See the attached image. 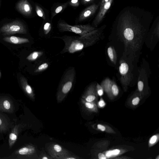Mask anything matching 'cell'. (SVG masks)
Returning <instances> with one entry per match:
<instances>
[{"label": "cell", "instance_id": "f546056e", "mask_svg": "<svg viewBox=\"0 0 159 159\" xmlns=\"http://www.w3.org/2000/svg\"><path fill=\"white\" fill-rule=\"evenodd\" d=\"M52 28L51 24L48 22L46 23L44 25L43 30L44 33L47 34L50 31Z\"/></svg>", "mask_w": 159, "mask_h": 159}, {"label": "cell", "instance_id": "74e56055", "mask_svg": "<svg viewBox=\"0 0 159 159\" xmlns=\"http://www.w3.org/2000/svg\"></svg>", "mask_w": 159, "mask_h": 159}, {"label": "cell", "instance_id": "ac0fdd59", "mask_svg": "<svg viewBox=\"0 0 159 159\" xmlns=\"http://www.w3.org/2000/svg\"><path fill=\"white\" fill-rule=\"evenodd\" d=\"M9 119L0 112V131L5 133L8 130L10 125Z\"/></svg>", "mask_w": 159, "mask_h": 159}, {"label": "cell", "instance_id": "30bf717a", "mask_svg": "<svg viewBox=\"0 0 159 159\" xmlns=\"http://www.w3.org/2000/svg\"><path fill=\"white\" fill-rule=\"evenodd\" d=\"M113 0L100 3V9L98 13L93 22V25L97 26L104 18L105 14L110 8Z\"/></svg>", "mask_w": 159, "mask_h": 159}, {"label": "cell", "instance_id": "f1b7e54d", "mask_svg": "<svg viewBox=\"0 0 159 159\" xmlns=\"http://www.w3.org/2000/svg\"><path fill=\"white\" fill-rule=\"evenodd\" d=\"M49 66L48 63L45 62L40 65L35 70L34 72L36 73L42 72L47 69Z\"/></svg>", "mask_w": 159, "mask_h": 159}, {"label": "cell", "instance_id": "4dcf8cb0", "mask_svg": "<svg viewBox=\"0 0 159 159\" xmlns=\"http://www.w3.org/2000/svg\"><path fill=\"white\" fill-rule=\"evenodd\" d=\"M96 89L98 96H102L104 93V90L100 84L98 83L96 84Z\"/></svg>", "mask_w": 159, "mask_h": 159}, {"label": "cell", "instance_id": "8992f818", "mask_svg": "<svg viewBox=\"0 0 159 159\" xmlns=\"http://www.w3.org/2000/svg\"><path fill=\"white\" fill-rule=\"evenodd\" d=\"M0 30L5 35L27 33L25 26L21 21L19 20H14L4 25L1 27Z\"/></svg>", "mask_w": 159, "mask_h": 159}, {"label": "cell", "instance_id": "9c48e42d", "mask_svg": "<svg viewBox=\"0 0 159 159\" xmlns=\"http://www.w3.org/2000/svg\"><path fill=\"white\" fill-rule=\"evenodd\" d=\"M36 152L35 148L34 146L27 145L16 150L12 155L16 157L15 158H24L32 156Z\"/></svg>", "mask_w": 159, "mask_h": 159}, {"label": "cell", "instance_id": "d6986e66", "mask_svg": "<svg viewBox=\"0 0 159 159\" xmlns=\"http://www.w3.org/2000/svg\"><path fill=\"white\" fill-rule=\"evenodd\" d=\"M3 40L7 42L15 44H21L29 42V40L27 38L15 36L7 37L4 38Z\"/></svg>", "mask_w": 159, "mask_h": 159}, {"label": "cell", "instance_id": "277c9868", "mask_svg": "<svg viewBox=\"0 0 159 159\" xmlns=\"http://www.w3.org/2000/svg\"><path fill=\"white\" fill-rule=\"evenodd\" d=\"M59 30L61 32H69L83 36L96 29L89 24L72 25L63 20L60 21L57 25Z\"/></svg>", "mask_w": 159, "mask_h": 159}, {"label": "cell", "instance_id": "d4e9b609", "mask_svg": "<svg viewBox=\"0 0 159 159\" xmlns=\"http://www.w3.org/2000/svg\"><path fill=\"white\" fill-rule=\"evenodd\" d=\"M43 52L40 51H34L30 54L27 57L26 59L30 61H34L36 60L42 55Z\"/></svg>", "mask_w": 159, "mask_h": 159}, {"label": "cell", "instance_id": "cb8c5ba5", "mask_svg": "<svg viewBox=\"0 0 159 159\" xmlns=\"http://www.w3.org/2000/svg\"><path fill=\"white\" fill-rule=\"evenodd\" d=\"M97 128L98 130L102 132H105L109 133H116L112 128L107 125L98 124L97 125Z\"/></svg>", "mask_w": 159, "mask_h": 159}, {"label": "cell", "instance_id": "44dd1931", "mask_svg": "<svg viewBox=\"0 0 159 159\" xmlns=\"http://www.w3.org/2000/svg\"><path fill=\"white\" fill-rule=\"evenodd\" d=\"M108 56L111 62L116 65L117 60V54L114 48L112 46H109L107 50Z\"/></svg>", "mask_w": 159, "mask_h": 159}, {"label": "cell", "instance_id": "ffe728a7", "mask_svg": "<svg viewBox=\"0 0 159 159\" xmlns=\"http://www.w3.org/2000/svg\"><path fill=\"white\" fill-rule=\"evenodd\" d=\"M81 102L84 108L86 110L92 112H98V106L96 102H87L81 98Z\"/></svg>", "mask_w": 159, "mask_h": 159}, {"label": "cell", "instance_id": "1f68e13d", "mask_svg": "<svg viewBox=\"0 0 159 159\" xmlns=\"http://www.w3.org/2000/svg\"><path fill=\"white\" fill-rule=\"evenodd\" d=\"M106 105V103L102 98H101L99 101L98 102L97 106L99 108H102L105 106Z\"/></svg>", "mask_w": 159, "mask_h": 159}, {"label": "cell", "instance_id": "5bb4252c", "mask_svg": "<svg viewBox=\"0 0 159 159\" xmlns=\"http://www.w3.org/2000/svg\"><path fill=\"white\" fill-rule=\"evenodd\" d=\"M98 7V4H93L85 8L80 14L79 21H84L91 16L96 12Z\"/></svg>", "mask_w": 159, "mask_h": 159}, {"label": "cell", "instance_id": "9a60e30c", "mask_svg": "<svg viewBox=\"0 0 159 159\" xmlns=\"http://www.w3.org/2000/svg\"><path fill=\"white\" fill-rule=\"evenodd\" d=\"M22 127V125L21 124L16 125L11 131L9 135L8 140L10 148H11L16 142Z\"/></svg>", "mask_w": 159, "mask_h": 159}, {"label": "cell", "instance_id": "d6a6232c", "mask_svg": "<svg viewBox=\"0 0 159 159\" xmlns=\"http://www.w3.org/2000/svg\"><path fill=\"white\" fill-rule=\"evenodd\" d=\"M140 98L138 96L134 97L132 100V103L134 106L137 105L140 101Z\"/></svg>", "mask_w": 159, "mask_h": 159}, {"label": "cell", "instance_id": "836d02e7", "mask_svg": "<svg viewBox=\"0 0 159 159\" xmlns=\"http://www.w3.org/2000/svg\"><path fill=\"white\" fill-rule=\"evenodd\" d=\"M69 4L71 6L76 7L79 5V0H71L69 2Z\"/></svg>", "mask_w": 159, "mask_h": 159}, {"label": "cell", "instance_id": "8d00e7d4", "mask_svg": "<svg viewBox=\"0 0 159 159\" xmlns=\"http://www.w3.org/2000/svg\"><path fill=\"white\" fill-rule=\"evenodd\" d=\"M156 159H159V155H158L157 157H156Z\"/></svg>", "mask_w": 159, "mask_h": 159}, {"label": "cell", "instance_id": "4fadbf2b", "mask_svg": "<svg viewBox=\"0 0 159 159\" xmlns=\"http://www.w3.org/2000/svg\"><path fill=\"white\" fill-rule=\"evenodd\" d=\"M14 111V104L10 99L6 97H0V112L12 113Z\"/></svg>", "mask_w": 159, "mask_h": 159}, {"label": "cell", "instance_id": "6da1fadb", "mask_svg": "<svg viewBox=\"0 0 159 159\" xmlns=\"http://www.w3.org/2000/svg\"><path fill=\"white\" fill-rule=\"evenodd\" d=\"M137 20L129 13L124 14L118 28L119 36L124 44L125 55L132 61L136 59V52L140 48L144 35V30Z\"/></svg>", "mask_w": 159, "mask_h": 159}, {"label": "cell", "instance_id": "484cf974", "mask_svg": "<svg viewBox=\"0 0 159 159\" xmlns=\"http://www.w3.org/2000/svg\"><path fill=\"white\" fill-rule=\"evenodd\" d=\"M111 93L112 99L116 97L119 93L118 87L114 81H112Z\"/></svg>", "mask_w": 159, "mask_h": 159}, {"label": "cell", "instance_id": "3957f363", "mask_svg": "<svg viewBox=\"0 0 159 159\" xmlns=\"http://www.w3.org/2000/svg\"><path fill=\"white\" fill-rule=\"evenodd\" d=\"M75 70L72 67L65 74L59 87L57 93V100L61 102L71 89L75 77Z\"/></svg>", "mask_w": 159, "mask_h": 159}, {"label": "cell", "instance_id": "83f0119b", "mask_svg": "<svg viewBox=\"0 0 159 159\" xmlns=\"http://www.w3.org/2000/svg\"><path fill=\"white\" fill-rule=\"evenodd\" d=\"M159 139V134H157L152 136L149 139L148 142L149 147H151L158 142Z\"/></svg>", "mask_w": 159, "mask_h": 159}, {"label": "cell", "instance_id": "52a82bcc", "mask_svg": "<svg viewBox=\"0 0 159 159\" xmlns=\"http://www.w3.org/2000/svg\"><path fill=\"white\" fill-rule=\"evenodd\" d=\"M148 76L147 69L145 67H141L139 70L137 80L138 91L141 94L143 93L148 88Z\"/></svg>", "mask_w": 159, "mask_h": 159}, {"label": "cell", "instance_id": "7402d4cb", "mask_svg": "<svg viewBox=\"0 0 159 159\" xmlns=\"http://www.w3.org/2000/svg\"><path fill=\"white\" fill-rule=\"evenodd\" d=\"M123 151L118 149L107 150L103 152V153L107 158H112L121 154Z\"/></svg>", "mask_w": 159, "mask_h": 159}, {"label": "cell", "instance_id": "4316f807", "mask_svg": "<svg viewBox=\"0 0 159 159\" xmlns=\"http://www.w3.org/2000/svg\"><path fill=\"white\" fill-rule=\"evenodd\" d=\"M35 11L37 15L42 18L43 20L46 19L45 13L42 8L39 5L36 4L35 5Z\"/></svg>", "mask_w": 159, "mask_h": 159}, {"label": "cell", "instance_id": "2e32d148", "mask_svg": "<svg viewBox=\"0 0 159 159\" xmlns=\"http://www.w3.org/2000/svg\"><path fill=\"white\" fill-rule=\"evenodd\" d=\"M21 85L23 90L25 94L30 99L34 100V94L33 89L28 84L26 79L23 77L20 78Z\"/></svg>", "mask_w": 159, "mask_h": 159}, {"label": "cell", "instance_id": "f35d334b", "mask_svg": "<svg viewBox=\"0 0 159 159\" xmlns=\"http://www.w3.org/2000/svg\"></svg>", "mask_w": 159, "mask_h": 159}, {"label": "cell", "instance_id": "ba28073f", "mask_svg": "<svg viewBox=\"0 0 159 159\" xmlns=\"http://www.w3.org/2000/svg\"><path fill=\"white\" fill-rule=\"evenodd\" d=\"M48 152L52 158L62 159L65 155L69 153L66 149H64L59 144L53 143L48 148Z\"/></svg>", "mask_w": 159, "mask_h": 159}, {"label": "cell", "instance_id": "7a4b0ae2", "mask_svg": "<svg viewBox=\"0 0 159 159\" xmlns=\"http://www.w3.org/2000/svg\"><path fill=\"white\" fill-rule=\"evenodd\" d=\"M100 35L99 30L96 29L82 36L65 35L54 38L61 39L64 42V47L60 53H73L93 45L99 39Z\"/></svg>", "mask_w": 159, "mask_h": 159}, {"label": "cell", "instance_id": "7c38bea8", "mask_svg": "<svg viewBox=\"0 0 159 159\" xmlns=\"http://www.w3.org/2000/svg\"><path fill=\"white\" fill-rule=\"evenodd\" d=\"M16 8L17 10L22 14L29 16L32 12L31 5L27 0H20L16 3Z\"/></svg>", "mask_w": 159, "mask_h": 159}, {"label": "cell", "instance_id": "e0dca14e", "mask_svg": "<svg viewBox=\"0 0 159 159\" xmlns=\"http://www.w3.org/2000/svg\"><path fill=\"white\" fill-rule=\"evenodd\" d=\"M112 81L113 80L107 78L104 79L100 84L104 91L111 100H112L111 93Z\"/></svg>", "mask_w": 159, "mask_h": 159}, {"label": "cell", "instance_id": "5b68a950", "mask_svg": "<svg viewBox=\"0 0 159 159\" xmlns=\"http://www.w3.org/2000/svg\"><path fill=\"white\" fill-rule=\"evenodd\" d=\"M129 59L121 58L119 68L120 75V83L124 89H126L130 84L133 77L132 68L129 64Z\"/></svg>", "mask_w": 159, "mask_h": 159}, {"label": "cell", "instance_id": "603a6c76", "mask_svg": "<svg viewBox=\"0 0 159 159\" xmlns=\"http://www.w3.org/2000/svg\"><path fill=\"white\" fill-rule=\"evenodd\" d=\"M68 4L69 2H66L61 4L57 7L52 13V19L56 15L65 9L67 7Z\"/></svg>", "mask_w": 159, "mask_h": 159}, {"label": "cell", "instance_id": "d590c367", "mask_svg": "<svg viewBox=\"0 0 159 159\" xmlns=\"http://www.w3.org/2000/svg\"><path fill=\"white\" fill-rule=\"evenodd\" d=\"M40 158L42 159H48L50 158L49 157L46 155H42L41 156Z\"/></svg>", "mask_w": 159, "mask_h": 159}, {"label": "cell", "instance_id": "8fae6325", "mask_svg": "<svg viewBox=\"0 0 159 159\" xmlns=\"http://www.w3.org/2000/svg\"><path fill=\"white\" fill-rule=\"evenodd\" d=\"M98 96L96 89V84L92 83L88 87L81 98L88 102H96Z\"/></svg>", "mask_w": 159, "mask_h": 159}, {"label": "cell", "instance_id": "e575fe53", "mask_svg": "<svg viewBox=\"0 0 159 159\" xmlns=\"http://www.w3.org/2000/svg\"><path fill=\"white\" fill-rule=\"evenodd\" d=\"M98 157L99 159H106V156L103 153H99L98 154Z\"/></svg>", "mask_w": 159, "mask_h": 159}]
</instances>
